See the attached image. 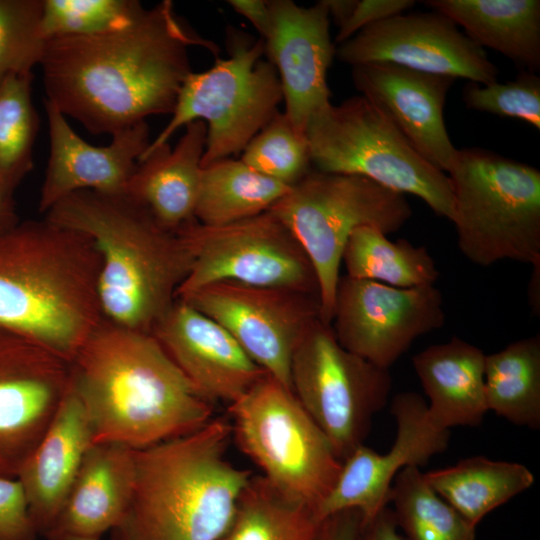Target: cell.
Here are the masks:
<instances>
[{"label": "cell", "mask_w": 540, "mask_h": 540, "mask_svg": "<svg viewBox=\"0 0 540 540\" xmlns=\"http://www.w3.org/2000/svg\"><path fill=\"white\" fill-rule=\"evenodd\" d=\"M191 45L217 55V45L188 30L170 0L119 30L47 40L39 64L45 99L95 135L171 115L192 72Z\"/></svg>", "instance_id": "6da1fadb"}, {"label": "cell", "mask_w": 540, "mask_h": 540, "mask_svg": "<svg viewBox=\"0 0 540 540\" xmlns=\"http://www.w3.org/2000/svg\"><path fill=\"white\" fill-rule=\"evenodd\" d=\"M93 444L138 450L199 430L212 418L206 400L150 332L106 319L70 362Z\"/></svg>", "instance_id": "7a4b0ae2"}, {"label": "cell", "mask_w": 540, "mask_h": 540, "mask_svg": "<svg viewBox=\"0 0 540 540\" xmlns=\"http://www.w3.org/2000/svg\"><path fill=\"white\" fill-rule=\"evenodd\" d=\"M100 254L85 234L42 220L0 232V328L69 363L104 317Z\"/></svg>", "instance_id": "3957f363"}, {"label": "cell", "mask_w": 540, "mask_h": 540, "mask_svg": "<svg viewBox=\"0 0 540 540\" xmlns=\"http://www.w3.org/2000/svg\"><path fill=\"white\" fill-rule=\"evenodd\" d=\"M45 218L94 242L101 258L98 298L104 319L151 333L191 267L179 233L163 227L124 193L74 192Z\"/></svg>", "instance_id": "277c9868"}, {"label": "cell", "mask_w": 540, "mask_h": 540, "mask_svg": "<svg viewBox=\"0 0 540 540\" xmlns=\"http://www.w3.org/2000/svg\"><path fill=\"white\" fill-rule=\"evenodd\" d=\"M227 418L134 450L135 480L111 540H222L252 473L228 461Z\"/></svg>", "instance_id": "5b68a950"}, {"label": "cell", "mask_w": 540, "mask_h": 540, "mask_svg": "<svg viewBox=\"0 0 540 540\" xmlns=\"http://www.w3.org/2000/svg\"><path fill=\"white\" fill-rule=\"evenodd\" d=\"M451 222L462 254L489 266L509 259L540 263V171L490 150L458 149L448 172Z\"/></svg>", "instance_id": "8992f818"}, {"label": "cell", "mask_w": 540, "mask_h": 540, "mask_svg": "<svg viewBox=\"0 0 540 540\" xmlns=\"http://www.w3.org/2000/svg\"><path fill=\"white\" fill-rule=\"evenodd\" d=\"M300 244L318 283L319 319L333 318L342 254L352 232L390 234L410 219L404 194L357 175L310 170L269 209Z\"/></svg>", "instance_id": "52a82bcc"}, {"label": "cell", "mask_w": 540, "mask_h": 540, "mask_svg": "<svg viewBox=\"0 0 540 540\" xmlns=\"http://www.w3.org/2000/svg\"><path fill=\"white\" fill-rule=\"evenodd\" d=\"M226 45L227 58L187 76L170 120L145 152L168 143L181 127L201 120L207 126L201 161L205 167L241 153L280 112L281 82L275 66L264 57V40L231 28Z\"/></svg>", "instance_id": "ba28073f"}, {"label": "cell", "mask_w": 540, "mask_h": 540, "mask_svg": "<svg viewBox=\"0 0 540 540\" xmlns=\"http://www.w3.org/2000/svg\"><path fill=\"white\" fill-rule=\"evenodd\" d=\"M305 135L316 170L362 176L415 195L435 214L452 220L449 176L428 162L386 112L366 97L330 104L310 119Z\"/></svg>", "instance_id": "9c48e42d"}, {"label": "cell", "mask_w": 540, "mask_h": 540, "mask_svg": "<svg viewBox=\"0 0 540 540\" xmlns=\"http://www.w3.org/2000/svg\"><path fill=\"white\" fill-rule=\"evenodd\" d=\"M232 437L276 489L317 511L342 461L293 392L269 374L229 405Z\"/></svg>", "instance_id": "30bf717a"}, {"label": "cell", "mask_w": 540, "mask_h": 540, "mask_svg": "<svg viewBox=\"0 0 540 540\" xmlns=\"http://www.w3.org/2000/svg\"><path fill=\"white\" fill-rule=\"evenodd\" d=\"M291 390L343 461L364 444L372 418L387 403L392 377L346 350L332 327L316 319L297 344Z\"/></svg>", "instance_id": "8fae6325"}, {"label": "cell", "mask_w": 540, "mask_h": 540, "mask_svg": "<svg viewBox=\"0 0 540 540\" xmlns=\"http://www.w3.org/2000/svg\"><path fill=\"white\" fill-rule=\"evenodd\" d=\"M176 231L192 258L176 299L220 281L289 289L318 297L310 260L269 210L222 226H207L194 219Z\"/></svg>", "instance_id": "7c38bea8"}, {"label": "cell", "mask_w": 540, "mask_h": 540, "mask_svg": "<svg viewBox=\"0 0 540 540\" xmlns=\"http://www.w3.org/2000/svg\"><path fill=\"white\" fill-rule=\"evenodd\" d=\"M179 300L220 324L258 366L291 390L293 352L319 318L316 295L220 281Z\"/></svg>", "instance_id": "4fadbf2b"}, {"label": "cell", "mask_w": 540, "mask_h": 540, "mask_svg": "<svg viewBox=\"0 0 540 540\" xmlns=\"http://www.w3.org/2000/svg\"><path fill=\"white\" fill-rule=\"evenodd\" d=\"M443 297L434 285L398 288L340 277L332 330L342 347L389 369L422 335L442 327Z\"/></svg>", "instance_id": "5bb4252c"}, {"label": "cell", "mask_w": 540, "mask_h": 540, "mask_svg": "<svg viewBox=\"0 0 540 540\" xmlns=\"http://www.w3.org/2000/svg\"><path fill=\"white\" fill-rule=\"evenodd\" d=\"M70 385L68 361L0 328V477H18Z\"/></svg>", "instance_id": "9a60e30c"}, {"label": "cell", "mask_w": 540, "mask_h": 540, "mask_svg": "<svg viewBox=\"0 0 540 540\" xmlns=\"http://www.w3.org/2000/svg\"><path fill=\"white\" fill-rule=\"evenodd\" d=\"M335 55L351 66L385 62L421 72L488 85L498 68L447 16L400 14L370 25L337 45Z\"/></svg>", "instance_id": "2e32d148"}, {"label": "cell", "mask_w": 540, "mask_h": 540, "mask_svg": "<svg viewBox=\"0 0 540 540\" xmlns=\"http://www.w3.org/2000/svg\"><path fill=\"white\" fill-rule=\"evenodd\" d=\"M390 412L397 424L392 447L380 454L362 444L342 461L332 490L316 511L321 521L344 510L359 511L362 521L372 518L388 505L392 483L403 468H420L447 449L450 431L434 424L421 395L396 394Z\"/></svg>", "instance_id": "e0dca14e"}, {"label": "cell", "mask_w": 540, "mask_h": 540, "mask_svg": "<svg viewBox=\"0 0 540 540\" xmlns=\"http://www.w3.org/2000/svg\"><path fill=\"white\" fill-rule=\"evenodd\" d=\"M271 26L264 40L275 66L285 102L284 114L302 135L310 119L327 108V72L335 55L328 10L319 1L302 7L291 0L268 1Z\"/></svg>", "instance_id": "ac0fdd59"}, {"label": "cell", "mask_w": 540, "mask_h": 540, "mask_svg": "<svg viewBox=\"0 0 540 540\" xmlns=\"http://www.w3.org/2000/svg\"><path fill=\"white\" fill-rule=\"evenodd\" d=\"M151 333L211 403L230 405L268 374L220 324L185 301L176 299Z\"/></svg>", "instance_id": "d6986e66"}, {"label": "cell", "mask_w": 540, "mask_h": 540, "mask_svg": "<svg viewBox=\"0 0 540 540\" xmlns=\"http://www.w3.org/2000/svg\"><path fill=\"white\" fill-rule=\"evenodd\" d=\"M49 132V158L38 209L46 213L61 199L83 190L120 194L149 146L147 122L112 135L106 146L82 139L51 102L44 100Z\"/></svg>", "instance_id": "ffe728a7"}, {"label": "cell", "mask_w": 540, "mask_h": 540, "mask_svg": "<svg viewBox=\"0 0 540 540\" xmlns=\"http://www.w3.org/2000/svg\"><path fill=\"white\" fill-rule=\"evenodd\" d=\"M351 75L361 95L385 111L428 162L450 171L458 149L448 135L443 110L455 78L385 62L352 66Z\"/></svg>", "instance_id": "44dd1931"}, {"label": "cell", "mask_w": 540, "mask_h": 540, "mask_svg": "<svg viewBox=\"0 0 540 540\" xmlns=\"http://www.w3.org/2000/svg\"><path fill=\"white\" fill-rule=\"evenodd\" d=\"M134 449L120 444H92L47 540L96 538L124 518L134 488Z\"/></svg>", "instance_id": "7402d4cb"}, {"label": "cell", "mask_w": 540, "mask_h": 540, "mask_svg": "<svg viewBox=\"0 0 540 540\" xmlns=\"http://www.w3.org/2000/svg\"><path fill=\"white\" fill-rule=\"evenodd\" d=\"M92 444L86 412L70 385L49 427L17 477L25 490L38 534L44 536L54 524Z\"/></svg>", "instance_id": "603a6c76"}, {"label": "cell", "mask_w": 540, "mask_h": 540, "mask_svg": "<svg viewBox=\"0 0 540 540\" xmlns=\"http://www.w3.org/2000/svg\"><path fill=\"white\" fill-rule=\"evenodd\" d=\"M184 129L174 148L165 143L141 156L123 192L172 231L194 220L207 135L201 120Z\"/></svg>", "instance_id": "cb8c5ba5"}, {"label": "cell", "mask_w": 540, "mask_h": 540, "mask_svg": "<svg viewBox=\"0 0 540 540\" xmlns=\"http://www.w3.org/2000/svg\"><path fill=\"white\" fill-rule=\"evenodd\" d=\"M485 357L481 349L458 338L435 344L412 358L429 402L428 414L438 427H474L488 412Z\"/></svg>", "instance_id": "d4e9b609"}, {"label": "cell", "mask_w": 540, "mask_h": 540, "mask_svg": "<svg viewBox=\"0 0 540 540\" xmlns=\"http://www.w3.org/2000/svg\"><path fill=\"white\" fill-rule=\"evenodd\" d=\"M426 6L465 29L479 47L503 54L528 72L540 70L539 0H429Z\"/></svg>", "instance_id": "484cf974"}, {"label": "cell", "mask_w": 540, "mask_h": 540, "mask_svg": "<svg viewBox=\"0 0 540 540\" xmlns=\"http://www.w3.org/2000/svg\"><path fill=\"white\" fill-rule=\"evenodd\" d=\"M431 488L473 526L491 511L529 489L534 475L523 464L483 456L424 473Z\"/></svg>", "instance_id": "4316f807"}, {"label": "cell", "mask_w": 540, "mask_h": 540, "mask_svg": "<svg viewBox=\"0 0 540 540\" xmlns=\"http://www.w3.org/2000/svg\"><path fill=\"white\" fill-rule=\"evenodd\" d=\"M291 186L268 178L240 159L225 158L202 167L194 219L222 226L268 211Z\"/></svg>", "instance_id": "83f0119b"}, {"label": "cell", "mask_w": 540, "mask_h": 540, "mask_svg": "<svg viewBox=\"0 0 540 540\" xmlns=\"http://www.w3.org/2000/svg\"><path fill=\"white\" fill-rule=\"evenodd\" d=\"M488 411L510 423L540 428V335L510 343L485 357Z\"/></svg>", "instance_id": "f1b7e54d"}, {"label": "cell", "mask_w": 540, "mask_h": 540, "mask_svg": "<svg viewBox=\"0 0 540 540\" xmlns=\"http://www.w3.org/2000/svg\"><path fill=\"white\" fill-rule=\"evenodd\" d=\"M347 276L398 288L434 285L439 277L435 262L424 246L406 239L390 241L371 226L355 229L342 254Z\"/></svg>", "instance_id": "f546056e"}, {"label": "cell", "mask_w": 540, "mask_h": 540, "mask_svg": "<svg viewBox=\"0 0 540 540\" xmlns=\"http://www.w3.org/2000/svg\"><path fill=\"white\" fill-rule=\"evenodd\" d=\"M321 520L314 510L253 476L242 491L222 540H316Z\"/></svg>", "instance_id": "4dcf8cb0"}, {"label": "cell", "mask_w": 540, "mask_h": 540, "mask_svg": "<svg viewBox=\"0 0 540 540\" xmlns=\"http://www.w3.org/2000/svg\"><path fill=\"white\" fill-rule=\"evenodd\" d=\"M390 502L407 540H476V527L431 488L418 467L396 475Z\"/></svg>", "instance_id": "1f68e13d"}, {"label": "cell", "mask_w": 540, "mask_h": 540, "mask_svg": "<svg viewBox=\"0 0 540 540\" xmlns=\"http://www.w3.org/2000/svg\"><path fill=\"white\" fill-rule=\"evenodd\" d=\"M32 80V72H18L0 83V181L13 192L33 168L40 121Z\"/></svg>", "instance_id": "d6a6232c"}, {"label": "cell", "mask_w": 540, "mask_h": 540, "mask_svg": "<svg viewBox=\"0 0 540 540\" xmlns=\"http://www.w3.org/2000/svg\"><path fill=\"white\" fill-rule=\"evenodd\" d=\"M145 10L137 0H43L40 31L45 41L119 30Z\"/></svg>", "instance_id": "836d02e7"}, {"label": "cell", "mask_w": 540, "mask_h": 540, "mask_svg": "<svg viewBox=\"0 0 540 540\" xmlns=\"http://www.w3.org/2000/svg\"><path fill=\"white\" fill-rule=\"evenodd\" d=\"M254 171L293 186L311 170L306 135L299 134L279 112L242 151L240 159Z\"/></svg>", "instance_id": "e575fe53"}, {"label": "cell", "mask_w": 540, "mask_h": 540, "mask_svg": "<svg viewBox=\"0 0 540 540\" xmlns=\"http://www.w3.org/2000/svg\"><path fill=\"white\" fill-rule=\"evenodd\" d=\"M42 5L43 0H0V83L39 66L46 42L40 31Z\"/></svg>", "instance_id": "d590c367"}, {"label": "cell", "mask_w": 540, "mask_h": 540, "mask_svg": "<svg viewBox=\"0 0 540 540\" xmlns=\"http://www.w3.org/2000/svg\"><path fill=\"white\" fill-rule=\"evenodd\" d=\"M463 102L472 110L521 119L540 130V77L522 71L515 80L463 87Z\"/></svg>", "instance_id": "8d00e7d4"}, {"label": "cell", "mask_w": 540, "mask_h": 540, "mask_svg": "<svg viewBox=\"0 0 540 540\" xmlns=\"http://www.w3.org/2000/svg\"><path fill=\"white\" fill-rule=\"evenodd\" d=\"M37 535L22 483L0 477V540H35Z\"/></svg>", "instance_id": "74e56055"}, {"label": "cell", "mask_w": 540, "mask_h": 540, "mask_svg": "<svg viewBox=\"0 0 540 540\" xmlns=\"http://www.w3.org/2000/svg\"><path fill=\"white\" fill-rule=\"evenodd\" d=\"M414 4L413 0H357L352 14L339 27L334 44L345 42L370 25L403 14Z\"/></svg>", "instance_id": "f35d334b"}, {"label": "cell", "mask_w": 540, "mask_h": 540, "mask_svg": "<svg viewBox=\"0 0 540 540\" xmlns=\"http://www.w3.org/2000/svg\"><path fill=\"white\" fill-rule=\"evenodd\" d=\"M362 515L357 510H344L324 518L316 540H358Z\"/></svg>", "instance_id": "ab89813d"}, {"label": "cell", "mask_w": 540, "mask_h": 540, "mask_svg": "<svg viewBox=\"0 0 540 540\" xmlns=\"http://www.w3.org/2000/svg\"><path fill=\"white\" fill-rule=\"evenodd\" d=\"M358 540H407L399 532L391 508L386 506L372 518L362 521Z\"/></svg>", "instance_id": "60d3db41"}, {"label": "cell", "mask_w": 540, "mask_h": 540, "mask_svg": "<svg viewBox=\"0 0 540 540\" xmlns=\"http://www.w3.org/2000/svg\"><path fill=\"white\" fill-rule=\"evenodd\" d=\"M228 4L235 12L248 19L265 39L271 26V14L268 1L264 0H229Z\"/></svg>", "instance_id": "b9f144b4"}, {"label": "cell", "mask_w": 540, "mask_h": 540, "mask_svg": "<svg viewBox=\"0 0 540 540\" xmlns=\"http://www.w3.org/2000/svg\"><path fill=\"white\" fill-rule=\"evenodd\" d=\"M13 194L14 192L0 181V232L19 222Z\"/></svg>", "instance_id": "7bdbcfd3"}, {"label": "cell", "mask_w": 540, "mask_h": 540, "mask_svg": "<svg viewBox=\"0 0 540 540\" xmlns=\"http://www.w3.org/2000/svg\"><path fill=\"white\" fill-rule=\"evenodd\" d=\"M325 4L329 17L340 27L352 14L357 0H322Z\"/></svg>", "instance_id": "ee69618b"}, {"label": "cell", "mask_w": 540, "mask_h": 540, "mask_svg": "<svg viewBox=\"0 0 540 540\" xmlns=\"http://www.w3.org/2000/svg\"><path fill=\"white\" fill-rule=\"evenodd\" d=\"M532 276L528 286L529 304L533 312L539 315L540 311V298H539V277H540V263L534 264Z\"/></svg>", "instance_id": "f6af8a7d"}, {"label": "cell", "mask_w": 540, "mask_h": 540, "mask_svg": "<svg viewBox=\"0 0 540 540\" xmlns=\"http://www.w3.org/2000/svg\"><path fill=\"white\" fill-rule=\"evenodd\" d=\"M62 540H100L96 538L69 537Z\"/></svg>", "instance_id": "bcb514c9"}]
</instances>
